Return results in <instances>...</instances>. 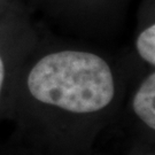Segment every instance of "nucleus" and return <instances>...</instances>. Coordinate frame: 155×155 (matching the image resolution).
<instances>
[{
	"label": "nucleus",
	"instance_id": "20e7f679",
	"mask_svg": "<svg viewBox=\"0 0 155 155\" xmlns=\"http://www.w3.org/2000/svg\"><path fill=\"white\" fill-rule=\"evenodd\" d=\"M5 77H6V70H5V63L4 60L0 55V99L4 92V85H5Z\"/></svg>",
	"mask_w": 155,
	"mask_h": 155
},
{
	"label": "nucleus",
	"instance_id": "f257e3e1",
	"mask_svg": "<svg viewBox=\"0 0 155 155\" xmlns=\"http://www.w3.org/2000/svg\"><path fill=\"white\" fill-rule=\"evenodd\" d=\"M27 91L37 104L63 114L90 116L109 108L116 97L114 72L91 52L60 51L30 69Z\"/></svg>",
	"mask_w": 155,
	"mask_h": 155
},
{
	"label": "nucleus",
	"instance_id": "f03ea898",
	"mask_svg": "<svg viewBox=\"0 0 155 155\" xmlns=\"http://www.w3.org/2000/svg\"><path fill=\"white\" fill-rule=\"evenodd\" d=\"M132 110L150 130H155V74L140 83L132 97Z\"/></svg>",
	"mask_w": 155,
	"mask_h": 155
},
{
	"label": "nucleus",
	"instance_id": "39448f33",
	"mask_svg": "<svg viewBox=\"0 0 155 155\" xmlns=\"http://www.w3.org/2000/svg\"><path fill=\"white\" fill-rule=\"evenodd\" d=\"M148 155H153V154H148Z\"/></svg>",
	"mask_w": 155,
	"mask_h": 155
},
{
	"label": "nucleus",
	"instance_id": "7ed1b4c3",
	"mask_svg": "<svg viewBox=\"0 0 155 155\" xmlns=\"http://www.w3.org/2000/svg\"><path fill=\"white\" fill-rule=\"evenodd\" d=\"M137 51L140 58L150 63L152 67L155 64V25L152 24L144 31L139 33L137 38Z\"/></svg>",
	"mask_w": 155,
	"mask_h": 155
}]
</instances>
